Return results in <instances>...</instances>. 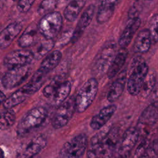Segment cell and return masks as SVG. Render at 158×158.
<instances>
[{
    "label": "cell",
    "mask_w": 158,
    "mask_h": 158,
    "mask_svg": "<svg viewBox=\"0 0 158 158\" xmlns=\"http://www.w3.org/2000/svg\"><path fill=\"white\" fill-rule=\"evenodd\" d=\"M34 59L30 50L19 49L8 53L4 58L3 63L8 69L28 65Z\"/></svg>",
    "instance_id": "8fae6325"
},
{
    "label": "cell",
    "mask_w": 158,
    "mask_h": 158,
    "mask_svg": "<svg viewBox=\"0 0 158 158\" xmlns=\"http://www.w3.org/2000/svg\"><path fill=\"white\" fill-rule=\"evenodd\" d=\"M2 2L0 1V9L2 8Z\"/></svg>",
    "instance_id": "f35d334b"
},
{
    "label": "cell",
    "mask_w": 158,
    "mask_h": 158,
    "mask_svg": "<svg viewBox=\"0 0 158 158\" xmlns=\"http://www.w3.org/2000/svg\"><path fill=\"white\" fill-rule=\"evenodd\" d=\"M148 30L151 38L152 43L155 44L158 42V14L154 15L151 18Z\"/></svg>",
    "instance_id": "1f68e13d"
},
{
    "label": "cell",
    "mask_w": 158,
    "mask_h": 158,
    "mask_svg": "<svg viewBox=\"0 0 158 158\" xmlns=\"http://www.w3.org/2000/svg\"><path fill=\"white\" fill-rule=\"evenodd\" d=\"M72 88V85L69 81H64L57 88L53 96L49 99L51 104L59 106L68 98Z\"/></svg>",
    "instance_id": "d4e9b609"
},
{
    "label": "cell",
    "mask_w": 158,
    "mask_h": 158,
    "mask_svg": "<svg viewBox=\"0 0 158 158\" xmlns=\"http://www.w3.org/2000/svg\"><path fill=\"white\" fill-rule=\"evenodd\" d=\"M126 70L122 71L111 85L107 95V99L110 102L117 101L122 95L126 83Z\"/></svg>",
    "instance_id": "d6986e66"
},
{
    "label": "cell",
    "mask_w": 158,
    "mask_h": 158,
    "mask_svg": "<svg viewBox=\"0 0 158 158\" xmlns=\"http://www.w3.org/2000/svg\"><path fill=\"white\" fill-rule=\"evenodd\" d=\"M48 116L46 109L42 106L35 107L28 111L21 118L17 127V134L24 136L40 127Z\"/></svg>",
    "instance_id": "277c9868"
},
{
    "label": "cell",
    "mask_w": 158,
    "mask_h": 158,
    "mask_svg": "<svg viewBox=\"0 0 158 158\" xmlns=\"http://www.w3.org/2000/svg\"><path fill=\"white\" fill-rule=\"evenodd\" d=\"M6 99V98L5 94L1 91H0V105L1 104H3Z\"/></svg>",
    "instance_id": "d590c367"
},
{
    "label": "cell",
    "mask_w": 158,
    "mask_h": 158,
    "mask_svg": "<svg viewBox=\"0 0 158 158\" xmlns=\"http://www.w3.org/2000/svg\"><path fill=\"white\" fill-rule=\"evenodd\" d=\"M30 72L31 69L28 65L9 69L2 78V85L8 89L14 88L25 82Z\"/></svg>",
    "instance_id": "30bf717a"
},
{
    "label": "cell",
    "mask_w": 158,
    "mask_h": 158,
    "mask_svg": "<svg viewBox=\"0 0 158 158\" xmlns=\"http://www.w3.org/2000/svg\"><path fill=\"white\" fill-rule=\"evenodd\" d=\"M86 4V1H72L65 7L64 10V16L69 22H74Z\"/></svg>",
    "instance_id": "4316f807"
},
{
    "label": "cell",
    "mask_w": 158,
    "mask_h": 158,
    "mask_svg": "<svg viewBox=\"0 0 158 158\" xmlns=\"http://www.w3.org/2000/svg\"><path fill=\"white\" fill-rule=\"evenodd\" d=\"M95 10V6L93 4H90L82 13L75 29L73 31L71 42L75 43L81 37L85 29L89 26L92 21Z\"/></svg>",
    "instance_id": "4fadbf2b"
},
{
    "label": "cell",
    "mask_w": 158,
    "mask_h": 158,
    "mask_svg": "<svg viewBox=\"0 0 158 158\" xmlns=\"http://www.w3.org/2000/svg\"><path fill=\"white\" fill-rule=\"evenodd\" d=\"M157 148L155 146H150L138 158H157L158 156Z\"/></svg>",
    "instance_id": "d6a6232c"
},
{
    "label": "cell",
    "mask_w": 158,
    "mask_h": 158,
    "mask_svg": "<svg viewBox=\"0 0 158 158\" xmlns=\"http://www.w3.org/2000/svg\"><path fill=\"white\" fill-rule=\"evenodd\" d=\"M118 138V130L115 127H107L94 135V146L99 158H110L112 157Z\"/></svg>",
    "instance_id": "7a4b0ae2"
},
{
    "label": "cell",
    "mask_w": 158,
    "mask_h": 158,
    "mask_svg": "<svg viewBox=\"0 0 158 158\" xmlns=\"http://www.w3.org/2000/svg\"><path fill=\"white\" fill-rule=\"evenodd\" d=\"M15 113L12 109L0 112V130H6L10 128L15 123Z\"/></svg>",
    "instance_id": "f1b7e54d"
},
{
    "label": "cell",
    "mask_w": 158,
    "mask_h": 158,
    "mask_svg": "<svg viewBox=\"0 0 158 158\" xmlns=\"http://www.w3.org/2000/svg\"><path fill=\"white\" fill-rule=\"evenodd\" d=\"M116 109V106L114 104H110L102 108L91 118L90 122L91 128L94 130L102 128L112 117Z\"/></svg>",
    "instance_id": "2e32d148"
},
{
    "label": "cell",
    "mask_w": 158,
    "mask_h": 158,
    "mask_svg": "<svg viewBox=\"0 0 158 158\" xmlns=\"http://www.w3.org/2000/svg\"><path fill=\"white\" fill-rule=\"evenodd\" d=\"M116 55V46L113 42L106 44L99 51L94 62L92 71L98 77L107 74Z\"/></svg>",
    "instance_id": "8992f818"
},
{
    "label": "cell",
    "mask_w": 158,
    "mask_h": 158,
    "mask_svg": "<svg viewBox=\"0 0 158 158\" xmlns=\"http://www.w3.org/2000/svg\"><path fill=\"white\" fill-rule=\"evenodd\" d=\"M117 1H102L101 2L96 15V20L98 23L107 22L112 17Z\"/></svg>",
    "instance_id": "ffe728a7"
},
{
    "label": "cell",
    "mask_w": 158,
    "mask_h": 158,
    "mask_svg": "<svg viewBox=\"0 0 158 158\" xmlns=\"http://www.w3.org/2000/svg\"><path fill=\"white\" fill-rule=\"evenodd\" d=\"M139 131L137 128L130 127L123 133L118 150V156L127 158L138 141Z\"/></svg>",
    "instance_id": "7c38bea8"
},
{
    "label": "cell",
    "mask_w": 158,
    "mask_h": 158,
    "mask_svg": "<svg viewBox=\"0 0 158 158\" xmlns=\"http://www.w3.org/2000/svg\"><path fill=\"white\" fill-rule=\"evenodd\" d=\"M150 96L151 104L158 106V81H157Z\"/></svg>",
    "instance_id": "e575fe53"
},
{
    "label": "cell",
    "mask_w": 158,
    "mask_h": 158,
    "mask_svg": "<svg viewBox=\"0 0 158 158\" xmlns=\"http://www.w3.org/2000/svg\"><path fill=\"white\" fill-rule=\"evenodd\" d=\"M127 56L128 51L126 48H121L120 50L116 53L113 62L107 72V75L109 78H113L120 72L125 63Z\"/></svg>",
    "instance_id": "484cf974"
},
{
    "label": "cell",
    "mask_w": 158,
    "mask_h": 158,
    "mask_svg": "<svg viewBox=\"0 0 158 158\" xmlns=\"http://www.w3.org/2000/svg\"><path fill=\"white\" fill-rule=\"evenodd\" d=\"M87 144L86 135L80 133L64 144L61 153L65 158H81L86 151Z\"/></svg>",
    "instance_id": "9c48e42d"
},
{
    "label": "cell",
    "mask_w": 158,
    "mask_h": 158,
    "mask_svg": "<svg viewBox=\"0 0 158 158\" xmlns=\"http://www.w3.org/2000/svg\"><path fill=\"white\" fill-rule=\"evenodd\" d=\"M156 75L155 72L154 70H149L139 93L141 96L144 98L149 96L156 85Z\"/></svg>",
    "instance_id": "83f0119b"
},
{
    "label": "cell",
    "mask_w": 158,
    "mask_h": 158,
    "mask_svg": "<svg viewBox=\"0 0 158 158\" xmlns=\"http://www.w3.org/2000/svg\"><path fill=\"white\" fill-rule=\"evenodd\" d=\"M22 29L21 23L13 22L8 25L0 32V49L9 47Z\"/></svg>",
    "instance_id": "9a60e30c"
},
{
    "label": "cell",
    "mask_w": 158,
    "mask_h": 158,
    "mask_svg": "<svg viewBox=\"0 0 158 158\" xmlns=\"http://www.w3.org/2000/svg\"><path fill=\"white\" fill-rule=\"evenodd\" d=\"M55 43L53 40L46 39L43 37L42 39L38 40V41L31 46L30 50L34 59L39 60L48 54L49 52L54 47Z\"/></svg>",
    "instance_id": "7402d4cb"
},
{
    "label": "cell",
    "mask_w": 158,
    "mask_h": 158,
    "mask_svg": "<svg viewBox=\"0 0 158 158\" xmlns=\"http://www.w3.org/2000/svg\"><path fill=\"white\" fill-rule=\"evenodd\" d=\"M61 58L62 53L60 51L54 50L52 51L43 60L38 70L46 75L58 65Z\"/></svg>",
    "instance_id": "cb8c5ba5"
},
{
    "label": "cell",
    "mask_w": 158,
    "mask_h": 158,
    "mask_svg": "<svg viewBox=\"0 0 158 158\" xmlns=\"http://www.w3.org/2000/svg\"><path fill=\"white\" fill-rule=\"evenodd\" d=\"M38 25L30 24L23 32L18 40V44L22 48L33 46L38 40Z\"/></svg>",
    "instance_id": "e0dca14e"
},
{
    "label": "cell",
    "mask_w": 158,
    "mask_h": 158,
    "mask_svg": "<svg viewBox=\"0 0 158 158\" xmlns=\"http://www.w3.org/2000/svg\"><path fill=\"white\" fill-rule=\"evenodd\" d=\"M57 6V1H43L40 4L38 8V13L41 15H45L54 12V9Z\"/></svg>",
    "instance_id": "4dcf8cb0"
},
{
    "label": "cell",
    "mask_w": 158,
    "mask_h": 158,
    "mask_svg": "<svg viewBox=\"0 0 158 158\" xmlns=\"http://www.w3.org/2000/svg\"><path fill=\"white\" fill-rule=\"evenodd\" d=\"M152 40L148 29L141 30L137 35L133 44V49L137 53H145L149 51L152 44Z\"/></svg>",
    "instance_id": "603a6c76"
},
{
    "label": "cell",
    "mask_w": 158,
    "mask_h": 158,
    "mask_svg": "<svg viewBox=\"0 0 158 158\" xmlns=\"http://www.w3.org/2000/svg\"><path fill=\"white\" fill-rule=\"evenodd\" d=\"M28 158H40L39 156H38V155L36 156H33V157H28Z\"/></svg>",
    "instance_id": "74e56055"
},
{
    "label": "cell",
    "mask_w": 158,
    "mask_h": 158,
    "mask_svg": "<svg viewBox=\"0 0 158 158\" xmlns=\"http://www.w3.org/2000/svg\"><path fill=\"white\" fill-rule=\"evenodd\" d=\"M98 91V83L95 78L88 80L81 87L75 98L76 112H85L93 103Z\"/></svg>",
    "instance_id": "5b68a950"
},
{
    "label": "cell",
    "mask_w": 158,
    "mask_h": 158,
    "mask_svg": "<svg viewBox=\"0 0 158 158\" xmlns=\"http://www.w3.org/2000/svg\"><path fill=\"white\" fill-rule=\"evenodd\" d=\"M148 72V66L142 57L137 56L132 60L130 72L127 82V88L131 95L139 94Z\"/></svg>",
    "instance_id": "3957f363"
},
{
    "label": "cell",
    "mask_w": 158,
    "mask_h": 158,
    "mask_svg": "<svg viewBox=\"0 0 158 158\" xmlns=\"http://www.w3.org/2000/svg\"><path fill=\"white\" fill-rule=\"evenodd\" d=\"M0 158H4V151L0 148Z\"/></svg>",
    "instance_id": "8d00e7d4"
},
{
    "label": "cell",
    "mask_w": 158,
    "mask_h": 158,
    "mask_svg": "<svg viewBox=\"0 0 158 158\" xmlns=\"http://www.w3.org/2000/svg\"><path fill=\"white\" fill-rule=\"evenodd\" d=\"M158 120V106L150 104L141 114L139 120L138 130L143 127H149L154 125Z\"/></svg>",
    "instance_id": "ac0fdd59"
},
{
    "label": "cell",
    "mask_w": 158,
    "mask_h": 158,
    "mask_svg": "<svg viewBox=\"0 0 158 158\" xmlns=\"http://www.w3.org/2000/svg\"><path fill=\"white\" fill-rule=\"evenodd\" d=\"M64 81L62 78L57 76L53 78L49 84H48L43 90V94L44 97L48 99H51L53 96L55 91L59 87V86Z\"/></svg>",
    "instance_id": "f546056e"
},
{
    "label": "cell",
    "mask_w": 158,
    "mask_h": 158,
    "mask_svg": "<svg viewBox=\"0 0 158 158\" xmlns=\"http://www.w3.org/2000/svg\"><path fill=\"white\" fill-rule=\"evenodd\" d=\"M140 24L141 20L139 17L129 19L118 40V44L121 48H126L130 44Z\"/></svg>",
    "instance_id": "5bb4252c"
},
{
    "label": "cell",
    "mask_w": 158,
    "mask_h": 158,
    "mask_svg": "<svg viewBox=\"0 0 158 158\" xmlns=\"http://www.w3.org/2000/svg\"><path fill=\"white\" fill-rule=\"evenodd\" d=\"M34 2L35 1H19L17 4V10L21 13H25L30 9Z\"/></svg>",
    "instance_id": "836d02e7"
},
{
    "label": "cell",
    "mask_w": 158,
    "mask_h": 158,
    "mask_svg": "<svg viewBox=\"0 0 158 158\" xmlns=\"http://www.w3.org/2000/svg\"><path fill=\"white\" fill-rule=\"evenodd\" d=\"M62 27V17L60 12L54 11L43 16L38 23V29L43 37L53 40L60 33Z\"/></svg>",
    "instance_id": "52a82bcc"
},
{
    "label": "cell",
    "mask_w": 158,
    "mask_h": 158,
    "mask_svg": "<svg viewBox=\"0 0 158 158\" xmlns=\"http://www.w3.org/2000/svg\"><path fill=\"white\" fill-rule=\"evenodd\" d=\"M75 98L72 96L58 106L51 121L54 128H62L70 120L76 111Z\"/></svg>",
    "instance_id": "ba28073f"
},
{
    "label": "cell",
    "mask_w": 158,
    "mask_h": 158,
    "mask_svg": "<svg viewBox=\"0 0 158 158\" xmlns=\"http://www.w3.org/2000/svg\"><path fill=\"white\" fill-rule=\"evenodd\" d=\"M115 158H124V157H121V156H117Z\"/></svg>",
    "instance_id": "ab89813d"
},
{
    "label": "cell",
    "mask_w": 158,
    "mask_h": 158,
    "mask_svg": "<svg viewBox=\"0 0 158 158\" xmlns=\"http://www.w3.org/2000/svg\"><path fill=\"white\" fill-rule=\"evenodd\" d=\"M45 75L40 70H36L30 80L22 87L14 92L3 103L6 109H12L21 104L28 98L37 92L42 86L45 81Z\"/></svg>",
    "instance_id": "6da1fadb"
},
{
    "label": "cell",
    "mask_w": 158,
    "mask_h": 158,
    "mask_svg": "<svg viewBox=\"0 0 158 158\" xmlns=\"http://www.w3.org/2000/svg\"><path fill=\"white\" fill-rule=\"evenodd\" d=\"M47 145V138L43 135H39L33 138L27 144L24 156L26 158L38 155Z\"/></svg>",
    "instance_id": "44dd1931"
}]
</instances>
